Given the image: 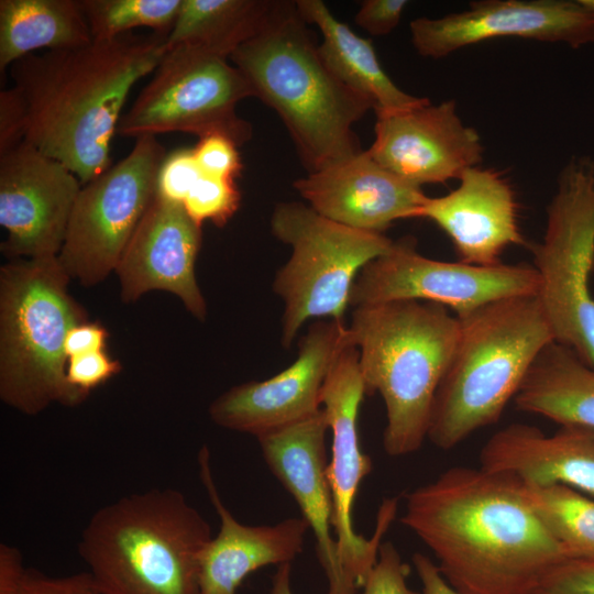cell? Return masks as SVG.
I'll return each mask as SVG.
<instances>
[{"label": "cell", "mask_w": 594, "mask_h": 594, "mask_svg": "<svg viewBox=\"0 0 594 594\" xmlns=\"http://www.w3.org/2000/svg\"><path fill=\"white\" fill-rule=\"evenodd\" d=\"M400 522L461 594H530L568 559L526 502L517 477L453 466L406 496Z\"/></svg>", "instance_id": "6da1fadb"}, {"label": "cell", "mask_w": 594, "mask_h": 594, "mask_svg": "<svg viewBox=\"0 0 594 594\" xmlns=\"http://www.w3.org/2000/svg\"><path fill=\"white\" fill-rule=\"evenodd\" d=\"M166 35L111 40L30 54L10 67L25 112L24 142L89 183L111 165V141L133 86L152 74Z\"/></svg>", "instance_id": "7a4b0ae2"}, {"label": "cell", "mask_w": 594, "mask_h": 594, "mask_svg": "<svg viewBox=\"0 0 594 594\" xmlns=\"http://www.w3.org/2000/svg\"><path fill=\"white\" fill-rule=\"evenodd\" d=\"M230 59L253 97L279 116L308 173L363 151L353 125L374 108L327 66L295 2L276 1Z\"/></svg>", "instance_id": "3957f363"}, {"label": "cell", "mask_w": 594, "mask_h": 594, "mask_svg": "<svg viewBox=\"0 0 594 594\" xmlns=\"http://www.w3.org/2000/svg\"><path fill=\"white\" fill-rule=\"evenodd\" d=\"M346 329L366 395L378 393L385 405L384 451L394 458L416 452L454 354L459 318L435 302L394 300L354 307Z\"/></svg>", "instance_id": "277c9868"}, {"label": "cell", "mask_w": 594, "mask_h": 594, "mask_svg": "<svg viewBox=\"0 0 594 594\" xmlns=\"http://www.w3.org/2000/svg\"><path fill=\"white\" fill-rule=\"evenodd\" d=\"M211 537L182 492L154 488L99 508L78 552L105 594H198L199 559Z\"/></svg>", "instance_id": "5b68a950"}, {"label": "cell", "mask_w": 594, "mask_h": 594, "mask_svg": "<svg viewBox=\"0 0 594 594\" xmlns=\"http://www.w3.org/2000/svg\"><path fill=\"white\" fill-rule=\"evenodd\" d=\"M458 318L459 340L427 435L441 450L497 422L537 356L554 341L537 295L495 300Z\"/></svg>", "instance_id": "8992f818"}, {"label": "cell", "mask_w": 594, "mask_h": 594, "mask_svg": "<svg viewBox=\"0 0 594 594\" xmlns=\"http://www.w3.org/2000/svg\"><path fill=\"white\" fill-rule=\"evenodd\" d=\"M70 279L57 257L0 267V398L24 415L52 404L74 407L88 396L66 377V336L88 321L68 292Z\"/></svg>", "instance_id": "52a82bcc"}, {"label": "cell", "mask_w": 594, "mask_h": 594, "mask_svg": "<svg viewBox=\"0 0 594 594\" xmlns=\"http://www.w3.org/2000/svg\"><path fill=\"white\" fill-rule=\"evenodd\" d=\"M271 230L292 248L289 260L273 283L284 301L280 341L285 349L312 318L343 321L358 274L393 244L383 233L334 222L299 201L278 204L271 217Z\"/></svg>", "instance_id": "ba28073f"}, {"label": "cell", "mask_w": 594, "mask_h": 594, "mask_svg": "<svg viewBox=\"0 0 594 594\" xmlns=\"http://www.w3.org/2000/svg\"><path fill=\"white\" fill-rule=\"evenodd\" d=\"M537 298L553 340L594 369V160L573 156L547 207L543 239L531 246Z\"/></svg>", "instance_id": "9c48e42d"}, {"label": "cell", "mask_w": 594, "mask_h": 594, "mask_svg": "<svg viewBox=\"0 0 594 594\" xmlns=\"http://www.w3.org/2000/svg\"><path fill=\"white\" fill-rule=\"evenodd\" d=\"M249 97V84L227 58L188 46L169 47L122 114L117 134L135 140L169 132L199 139L218 134L241 146L251 140L252 125L237 107Z\"/></svg>", "instance_id": "30bf717a"}, {"label": "cell", "mask_w": 594, "mask_h": 594, "mask_svg": "<svg viewBox=\"0 0 594 594\" xmlns=\"http://www.w3.org/2000/svg\"><path fill=\"white\" fill-rule=\"evenodd\" d=\"M166 154L156 136L136 139L127 156L81 186L57 256L72 279L94 287L116 271L156 196Z\"/></svg>", "instance_id": "8fae6325"}, {"label": "cell", "mask_w": 594, "mask_h": 594, "mask_svg": "<svg viewBox=\"0 0 594 594\" xmlns=\"http://www.w3.org/2000/svg\"><path fill=\"white\" fill-rule=\"evenodd\" d=\"M538 288L539 276L531 265L479 266L433 260L417 251L413 237H404L360 271L349 306L422 300L462 317L495 300L537 295Z\"/></svg>", "instance_id": "7c38bea8"}, {"label": "cell", "mask_w": 594, "mask_h": 594, "mask_svg": "<svg viewBox=\"0 0 594 594\" xmlns=\"http://www.w3.org/2000/svg\"><path fill=\"white\" fill-rule=\"evenodd\" d=\"M365 393L359 365V351L346 343L337 355L327 376L321 407L332 435L331 460L327 465L333 513L332 529L341 568L349 581L363 587L375 565L384 535L396 518L398 499H383L375 531L364 538L353 528L352 510L361 482L372 471V460L361 450L359 411Z\"/></svg>", "instance_id": "4fadbf2b"}, {"label": "cell", "mask_w": 594, "mask_h": 594, "mask_svg": "<svg viewBox=\"0 0 594 594\" xmlns=\"http://www.w3.org/2000/svg\"><path fill=\"white\" fill-rule=\"evenodd\" d=\"M349 342L343 321L312 322L299 341L293 364L267 380L242 383L218 396L208 409L211 420L258 438L312 416L322 408L327 376Z\"/></svg>", "instance_id": "5bb4252c"}, {"label": "cell", "mask_w": 594, "mask_h": 594, "mask_svg": "<svg viewBox=\"0 0 594 594\" xmlns=\"http://www.w3.org/2000/svg\"><path fill=\"white\" fill-rule=\"evenodd\" d=\"M78 177L28 142L0 154V224L8 261L57 257L81 189Z\"/></svg>", "instance_id": "9a60e30c"}, {"label": "cell", "mask_w": 594, "mask_h": 594, "mask_svg": "<svg viewBox=\"0 0 594 594\" xmlns=\"http://www.w3.org/2000/svg\"><path fill=\"white\" fill-rule=\"evenodd\" d=\"M409 30L416 52L427 58L498 37L579 48L594 43V13L579 0H484L441 18H417Z\"/></svg>", "instance_id": "2e32d148"}, {"label": "cell", "mask_w": 594, "mask_h": 594, "mask_svg": "<svg viewBox=\"0 0 594 594\" xmlns=\"http://www.w3.org/2000/svg\"><path fill=\"white\" fill-rule=\"evenodd\" d=\"M371 157L399 178L421 187L458 178L479 166L484 146L460 118L454 100L429 99L397 111H376Z\"/></svg>", "instance_id": "e0dca14e"}, {"label": "cell", "mask_w": 594, "mask_h": 594, "mask_svg": "<svg viewBox=\"0 0 594 594\" xmlns=\"http://www.w3.org/2000/svg\"><path fill=\"white\" fill-rule=\"evenodd\" d=\"M201 241V226L183 205L156 195L116 267L121 300L130 304L148 292L164 290L205 321L207 302L195 274Z\"/></svg>", "instance_id": "ac0fdd59"}, {"label": "cell", "mask_w": 594, "mask_h": 594, "mask_svg": "<svg viewBox=\"0 0 594 594\" xmlns=\"http://www.w3.org/2000/svg\"><path fill=\"white\" fill-rule=\"evenodd\" d=\"M324 410L265 433L257 439L264 461L294 497L316 538L317 556L329 582L330 594H356L345 576L332 536V495L327 479Z\"/></svg>", "instance_id": "d6986e66"}, {"label": "cell", "mask_w": 594, "mask_h": 594, "mask_svg": "<svg viewBox=\"0 0 594 594\" xmlns=\"http://www.w3.org/2000/svg\"><path fill=\"white\" fill-rule=\"evenodd\" d=\"M294 187L319 215L383 234L397 220L418 218L427 197L421 187L378 165L367 151L308 173Z\"/></svg>", "instance_id": "ffe728a7"}, {"label": "cell", "mask_w": 594, "mask_h": 594, "mask_svg": "<svg viewBox=\"0 0 594 594\" xmlns=\"http://www.w3.org/2000/svg\"><path fill=\"white\" fill-rule=\"evenodd\" d=\"M418 218L436 223L466 264L498 265L508 246L527 245L518 224L515 193L508 180L491 168H468L455 189L440 197L427 196Z\"/></svg>", "instance_id": "44dd1931"}, {"label": "cell", "mask_w": 594, "mask_h": 594, "mask_svg": "<svg viewBox=\"0 0 594 594\" xmlns=\"http://www.w3.org/2000/svg\"><path fill=\"white\" fill-rule=\"evenodd\" d=\"M199 476L220 518V529L199 559L198 594H237L242 581L265 565L292 563L301 553L308 522L301 517L275 525L251 526L238 521L222 503L210 468L207 447L198 454Z\"/></svg>", "instance_id": "7402d4cb"}, {"label": "cell", "mask_w": 594, "mask_h": 594, "mask_svg": "<svg viewBox=\"0 0 594 594\" xmlns=\"http://www.w3.org/2000/svg\"><path fill=\"white\" fill-rule=\"evenodd\" d=\"M480 468L536 485L562 484L594 496V429L561 426L553 435L512 424L483 446Z\"/></svg>", "instance_id": "603a6c76"}, {"label": "cell", "mask_w": 594, "mask_h": 594, "mask_svg": "<svg viewBox=\"0 0 594 594\" xmlns=\"http://www.w3.org/2000/svg\"><path fill=\"white\" fill-rule=\"evenodd\" d=\"M296 8L322 35L320 54L331 72L349 88L367 99L374 111L404 110L427 98L402 90L383 69L371 41L338 20L321 0H297Z\"/></svg>", "instance_id": "cb8c5ba5"}, {"label": "cell", "mask_w": 594, "mask_h": 594, "mask_svg": "<svg viewBox=\"0 0 594 594\" xmlns=\"http://www.w3.org/2000/svg\"><path fill=\"white\" fill-rule=\"evenodd\" d=\"M514 402L560 426L594 429V369L556 341L537 356Z\"/></svg>", "instance_id": "d4e9b609"}, {"label": "cell", "mask_w": 594, "mask_h": 594, "mask_svg": "<svg viewBox=\"0 0 594 594\" xmlns=\"http://www.w3.org/2000/svg\"><path fill=\"white\" fill-rule=\"evenodd\" d=\"M92 41L79 0H0V72L36 50Z\"/></svg>", "instance_id": "484cf974"}, {"label": "cell", "mask_w": 594, "mask_h": 594, "mask_svg": "<svg viewBox=\"0 0 594 594\" xmlns=\"http://www.w3.org/2000/svg\"><path fill=\"white\" fill-rule=\"evenodd\" d=\"M275 4L268 0H183L166 48L182 45L230 58L262 30Z\"/></svg>", "instance_id": "4316f807"}, {"label": "cell", "mask_w": 594, "mask_h": 594, "mask_svg": "<svg viewBox=\"0 0 594 594\" xmlns=\"http://www.w3.org/2000/svg\"><path fill=\"white\" fill-rule=\"evenodd\" d=\"M519 482L526 502L568 557L594 558V499L562 484Z\"/></svg>", "instance_id": "83f0119b"}, {"label": "cell", "mask_w": 594, "mask_h": 594, "mask_svg": "<svg viewBox=\"0 0 594 594\" xmlns=\"http://www.w3.org/2000/svg\"><path fill=\"white\" fill-rule=\"evenodd\" d=\"M183 0H79L92 40H111L138 28L168 36Z\"/></svg>", "instance_id": "f1b7e54d"}, {"label": "cell", "mask_w": 594, "mask_h": 594, "mask_svg": "<svg viewBox=\"0 0 594 594\" xmlns=\"http://www.w3.org/2000/svg\"><path fill=\"white\" fill-rule=\"evenodd\" d=\"M240 202L241 193L235 179L202 174L182 205L199 226L210 221L223 227L234 216Z\"/></svg>", "instance_id": "f546056e"}, {"label": "cell", "mask_w": 594, "mask_h": 594, "mask_svg": "<svg viewBox=\"0 0 594 594\" xmlns=\"http://www.w3.org/2000/svg\"><path fill=\"white\" fill-rule=\"evenodd\" d=\"M201 175L193 147L176 148L166 154L160 167L156 195L182 205Z\"/></svg>", "instance_id": "4dcf8cb0"}, {"label": "cell", "mask_w": 594, "mask_h": 594, "mask_svg": "<svg viewBox=\"0 0 594 594\" xmlns=\"http://www.w3.org/2000/svg\"><path fill=\"white\" fill-rule=\"evenodd\" d=\"M530 594H594V558H568L559 562Z\"/></svg>", "instance_id": "1f68e13d"}, {"label": "cell", "mask_w": 594, "mask_h": 594, "mask_svg": "<svg viewBox=\"0 0 594 594\" xmlns=\"http://www.w3.org/2000/svg\"><path fill=\"white\" fill-rule=\"evenodd\" d=\"M409 568L403 562L397 548L383 541L378 558L363 585L362 594H422L407 585Z\"/></svg>", "instance_id": "d6a6232c"}, {"label": "cell", "mask_w": 594, "mask_h": 594, "mask_svg": "<svg viewBox=\"0 0 594 594\" xmlns=\"http://www.w3.org/2000/svg\"><path fill=\"white\" fill-rule=\"evenodd\" d=\"M238 147L231 139L215 134L199 139L193 151L202 174L235 179L243 168Z\"/></svg>", "instance_id": "836d02e7"}, {"label": "cell", "mask_w": 594, "mask_h": 594, "mask_svg": "<svg viewBox=\"0 0 594 594\" xmlns=\"http://www.w3.org/2000/svg\"><path fill=\"white\" fill-rule=\"evenodd\" d=\"M121 371V363L106 350L72 356L67 360L66 377L79 391L89 393Z\"/></svg>", "instance_id": "e575fe53"}, {"label": "cell", "mask_w": 594, "mask_h": 594, "mask_svg": "<svg viewBox=\"0 0 594 594\" xmlns=\"http://www.w3.org/2000/svg\"><path fill=\"white\" fill-rule=\"evenodd\" d=\"M19 594H105L91 574L80 572L53 578L37 571L26 570Z\"/></svg>", "instance_id": "d590c367"}, {"label": "cell", "mask_w": 594, "mask_h": 594, "mask_svg": "<svg viewBox=\"0 0 594 594\" xmlns=\"http://www.w3.org/2000/svg\"><path fill=\"white\" fill-rule=\"evenodd\" d=\"M407 4L406 0H365L354 20L372 35H386L398 25Z\"/></svg>", "instance_id": "8d00e7d4"}, {"label": "cell", "mask_w": 594, "mask_h": 594, "mask_svg": "<svg viewBox=\"0 0 594 594\" xmlns=\"http://www.w3.org/2000/svg\"><path fill=\"white\" fill-rule=\"evenodd\" d=\"M25 112L18 91L12 87L0 92V154L24 141Z\"/></svg>", "instance_id": "74e56055"}, {"label": "cell", "mask_w": 594, "mask_h": 594, "mask_svg": "<svg viewBox=\"0 0 594 594\" xmlns=\"http://www.w3.org/2000/svg\"><path fill=\"white\" fill-rule=\"evenodd\" d=\"M109 333L97 321H85L73 327L65 339L64 350L67 360L75 355L106 350Z\"/></svg>", "instance_id": "f35d334b"}, {"label": "cell", "mask_w": 594, "mask_h": 594, "mask_svg": "<svg viewBox=\"0 0 594 594\" xmlns=\"http://www.w3.org/2000/svg\"><path fill=\"white\" fill-rule=\"evenodd\" d=\"M26 570L20 551L7 543L0 544V594H19Z\"/></svg>", "instance_id": "ab89813d"}, {"label": "cell", "mask_w": 594, "mask_h": 594, "mask_svg": "<svg viewBox=\"0 0 594 594\" xmlns=\"http://www.w3.org/2000/svg\"><path fill=\"white\" fill-rule=\"evenodd\" d=\"M413 563L422 584V594H461L446 581L438 565L427 556L415 553Z\"/></svg>", "instance_id": "60d3db41"}, {"label": "cell", "mask_w": 594, "mask_h": 594, "mask_svg": "<svg viewBox=\"0 0 594 594\" xmlns=\"http://www.w3.org/2000/svg\"><path fill=\"white\" fill-rule=\"evenodd\" d=\"M290 563L277 565V570L273 576L271 594H293L290 586Z\"/></svg>", "instance_id": "b9f144b4"}, {"label": "cell", "mask_w": 594, "mask_h": 594, "mask_svg": "<svg viewBox=\"0 0 594 594\" xmlns=\"http://www.w3.org/2000/svg\"><path fill=\"white\" fill-rule=\"evenodd\" d=\"M579 2L588 11L594 13V0H579Z\"/></svg>", "instance_id": "7bdbcfd3"}]
</instances>
